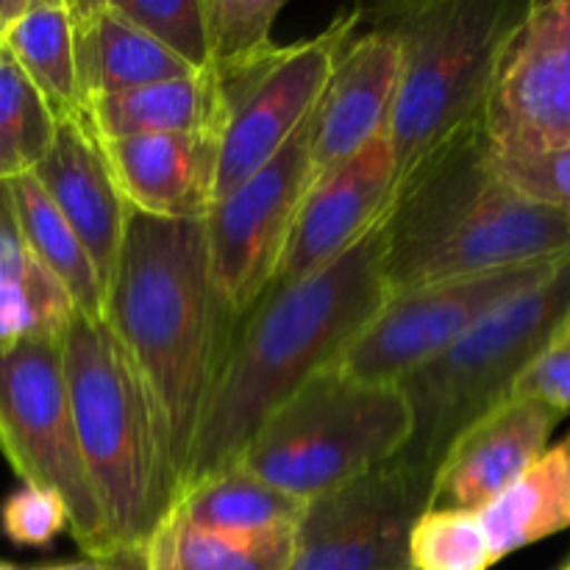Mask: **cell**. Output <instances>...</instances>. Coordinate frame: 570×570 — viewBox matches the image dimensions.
<instances>
[{
    "mask_svg": "<svg viewBox=\"0 0 570 570\" xmlns=\"http://www.w3.org/2000/svg\"><path fill=\"white\" fill-rule=\"evenodd\" d=\"M87 120L98 139L145 134H212L220 139L226 111L215 72L204 70L89 100Z\"/></svg>",
    "mask_w": 570,
    "mask_h": 570,
    "instance_id": "20",
    "label": "cell"
},
{
    "mask_svg": "<svg viewBox=\"0 0 570 570\" xmlns=\"http://www.w3.org/2000/svg\"><path fill=\"white\" fill-rule=\"evenodd\" d=\"M28 6H31V0H0V48L9 39V33L14 31L17 22L22 20Z\"/></svg>",
    "mask_w": 570,
    "mask_h": 570,
    "instance_id": "35",
    "label": "cell"
},
{
    "mask_svg": "<svg viewBox=\"0 0 570 570\" xmlns=\"http://www.w3.org/2000/svg\"><path fill=\"white\" fill-rule=\"evenodd\" d=\"M390 293L570 256V217L518 193L493 167L482 120L429 150L382 220Z\"/></svg>",
    "mask_w": 570,
    "mask_h": 570,
    "instance_id": "3",
    "label": "cell"
},
{
    "mask_svg": "<svg viewBox=\"0 0 570 570\" xmlns=\"http://www.w3.org/2000/svg\"><path fill=\"white\" fill-rule=\"evenodd\" d=\"M570 312V259L523 293L495 306L451 348L401 379L410 440L401 460L438 471L443 456L479 417L510 401L521 373L549 348Z\"/></svg>",
    "mask_w": 570,
    "mask_h": 570,
    "instance_id": "6",
    "label": "cell"
},
{
    "mask_svg": "<svg viewBox=\"0 0 570 570\" xmlns=\"http://www.w3.org/2000/svg\"><path fill=\"white\" fill-rule=\"evenodd\" d=\"M111 3L189 70H209L204 0H111Z\"/></svg>",
    "mask_w": 570,
    "mask_h": 570,
    "instance_id": "30",
    "label": "cell"
},
{
    "mask_svg": "<svg viewBox=\"0 0 570 570\" xmlns=\"http://www.w3.org/2000/svg\"><path fill=\"white\" fill-rule=\"evenodd\" d=\"M354 26L356 14L340 17L317 37L276 45L262 59L232 70H212L226 111L212 204L248 181L301 131L326 89L340 45L354 33Z\"/></svg>",
    "mask_w": 570,
    "mask_h": 570,
    "instance_id": "9",
    "label": "cell"
},
{
    "mask_svg": "<svg viewBox=\"0 0 570 570\" xmlns=\"http://www.w3.org/2000/svg\"><path fill=\"white\" fill-rule=\"evenodd\" d=\"M70 6L76 26L78 81L87 106L95 98L145 83L193 76L184 61L122 17L111 0H76Z\"/></svg>",
    "mask_w": 570,
    "mask_h": 570,
    "instance_id": "19",
    "label": "cell"
},
{
    "mask_svg": "<svg viewBox=\"0 0 570 570\" xmlns=\"http://www.w3.org/2000/svg\"><path fill=\"white\" fill-rule=\"evenodd\" d=\"M104 321L159 410L181 495L200 421L243 321L215 282L204 220L128 209Z\"/></svg>",
    "mask_w": 570,
    "mask_h": 570,
    "instance_id": "1",
    "label": "cell"
},
{
    "mask_svg": "<svg viewBox=\"0 0 570 570\" xmlns=\"http://www.w3.org/2000/svg\"><path fill=\"white\" fill-rule=\"evenodd\" d=\"M70 293L31 254L0 181V348L26 340H61L72 315Z\"/></svg>",
    "mask_w": 570,
    "mask_h": 570,
    "instance_id": "21",
    "label": "cell"
},
{
    "mask_svg": "<svg viewBox=\"0 0 570 570\" xmlns=\"http://www.w3.org/2000/svg\"><path fill=\"white\" fill-rule=\"evenodd\" d=\"M557 337H560V340H570V312H568L566 323H562V328H560V334H557Z\"/></svg>",
    "mask_w": 570,
    "mask_h": 570,
    "instance_id": "36",
    "label": "cell"
},
{
    "mask_svg": "<svg viewBox=\"0 0 570 570\" xmlns=\"http://www.w3.org/2000/svg\"><path fill=\"white\" fill-rule=\"evenodd\" d=\"M562 417L529 399H510L479 417L440 462L429 510L479 512L493 504L549 451Z\"/></svg>",
    "mask_w": 570,
    "mask_h": 570,
    "instance_id": "16",
    "label": "cell"
},
{
    "mask_svg": "<svg viewBox=\"0 0 570 570\" xmlns=\"http://www.w3.org/2000/svg\"><path fill=\"white\" fill-rule=\"evenodd\" d=\"M61 365L78 449L111 549L145 546L178 501L159 410L104 317L72 315L61 337Z\"/></svg>",
    "mask_w": 570,
    "mask_h": 570,
    "instance_id": "4",
    "label": "cell"
},
{
    "mask_svg": "<svg viewBox=\"0 0 570 570\" xmlns=\"http://www.w3.org/2000/svg\"><path fill=\"white\" fill-rule=\"evenodd\" d=\"M382 220L323 271L295 284L267 287L239 321L200 421L181 493L237 465L256 429L315 373L337 365L343 351L382 309L387 301Z\"/></svg>",
    "mask_w": 570,
    "mask_h": 570,
    "instance_id": "2",
    "label": "cell"
},
{
    "mask_svg": "<svg viewBox=\"0 0 570 570\" xmlns=\"http://www.w3.org/2000/svg\"><path fill=\"white\" fill-rule=\"evenodd\" d=\"M173 510L184 523L206 534L226 540H265L293 532L304 518L306 501L262 482L243 465H232L189 484Z\"/></svg>",
    "mask_w": 570,
    "mask_h": 570,
    "instance_id": "22",
    "label": "cell"
},
{
    "mask_svg": "<svg viewBox=\"0 0 570 570\" xmlns=\"http://www.w3.org/2000/svg\"><path fill=\"white\" fill-rule=\"evenodd\" d=\"M510 399H529L570 415V340L557 337L512 387Z\"/></svg>",
    "mask_w": 570,
    "mask_h": 570,
    "instance_id": "33",
    "label": "cell"
},
{
    "mask_svg": "<svg viewBox=\"0 0 570 570\" xmlns=\"http://www.w3.org/2000/svg\"><path fill=\"white\" fill-rule=\"evenodd\" d=\"M495 159L570 148V0L529 3L482 115Z\"/></svg>",
    "mask_w": 570,
    "mask_h": 570,
    "instance_id": "13",
    "label": "cell"
},
{
    "mask_svg": "<svg viewBox=\"0 0 570 570\" xmlns=\"http://www.w3.org/2000/svg\"><path fill=\"white\" fill-rule=\"evenodd\" d=\"M399 184L387 128L312 181L271 287L295 284L354 248L384 217Z\"/></svg>",
    "mask_w": 570,
    "mask_h": 570,
    "instance_id": "14",
    "label": "cell"
},
{
    "mask_svg": "<svg viewBox=\"0 0 570 570\" xmlns=\"http://www.w3.org/2000/svg\"><path fill=\"white\" fill-rule=\"evenodd\" d=\"M560 262L390 293L373 321L343 351L337 367L367 384H399L451 348L495 306L549 276Z\"/></svg>",
    "mask_w": 570,
    "mask_h": 570,
    "instance_id": "11",
    "label": "cell"
},
{
    "mask_svg": "<svg viewBox=\"0 0 570 570\" xmlns=\"http://www.w3.org/2000/svg\"><path fill=\"white\" fill-rule=\"evenodd\" d=\"M0 527L14 546L42 549L67 529V510L48 490L22 484L0 507Z\"/></svg>",
    "mask_w": 570,
    "mask_h": 570,
    "instance_id": "31",
    "label": "cell"
},
{
    "mask_svg": "<svg viewBox=\"0 0 570 570\" xmlns=\"http://www.w3.org/2000/svg\"><path fill=\"white\" fill-rule=\"evenodd\" d=\"M0 454L22 484L48 490L65 504L81 554L111 549L72 426L61 340L0 348Z\"/></svg>",
    "mask_w": 570,
    "mask_h": 570,
    "instance_id": "8",
    "label": "cell"
},
{
    "mask_svg": "<svg viewBox=\"0 0 570 570\" xmlns=\"http://www.w3.org/2000/svg\"><path fill=\"white\" fill-rule=\"evenodd\" d=\"M293 538L295 529L265 540H226L193 529L170 510L145 549L148 570H287Z\"/></svg>",
    "mask_w": 570,
    "mask_h": 570,
    "instance_id": "26",
    "label": "cell"
},
{
    "mask_svg": "<svg viewBox=\"0 0 570 570\" xmlns=\"http://www.w3.org/2000/svg\"><path fill=\"white\" fill-rule=\"evenodd\" d=\"M306 122L262 170L215 200L204 217L212 273L239 317L271 287L312 187Z\"/></svg>",
    "mask_w": 570,
    "mask_h": 570,
    "instance_id": "12",
    "label": "cell"
},
{
    "mask_svg": "<svg viewBox=\"0 0 570 570\" xmlns=\"http://www.w3.org/2000/svg\"><path fill=\"white\" fill-rule=\"evenodd\" d=\"M31 570H148V549L145 546H117L104 554H83L81 560Z\"/></svg>",
    "mask_w": 570,
    "mask_h": 570,
    "instance_id": "34",
    "label": "cell"
},
{
    "mask_svg": "<svg viewBox=\"0 0 570 570\" xmlns=\"http://www.w3.org/2000/svg\"><path fill=\"white\" fill-rule=\"evenodd\" d=\"M495 566L479 512L426 510L410 532V570H490Z\"/></svg>",
    "mask_w": 570,
    "mask_h": 570,
    "instance_id": "28",
    "label": "cell"
},
{
    "mask_svg": "<svg viewBox=\"0 0 570 570\" xmlns=\"http://www.w3.org/2000/svg\"><path fill=\"white\" fill-rule=\"evenodd\" d=\"M404 53L393 28L348 33L309 122L312 181L343 165L387 128L401 83Z\"/></svg>",
    "mask_w": 570,
    "mask_h": 570,
    "instance_id": "15",
    "label": "cell"
},
{
    "mask_svg": "<svg viewBox=\"0 0 570 570\" xmlns=\"http://www.w3.org/2000/svg\"><path fill=\"white\" fill-rule=\"evenodd\" d=\"M3 50L37 87L56 120H87L78 81L72 6L67 0H31Z\"/></svg>",
    "mask_w": 570,
    "mask_h": 570,
    "instance_id": "24",
    "label": "cell"
},
{
    "mask_svg": "<svg viewBox=\"0 0 570 570\" xmlns=\"http://www.w3.org/2000/svg\"><path fill=\"white\" fill-rule=\"evenodd\" d=\"M479 518L495 562L570 529V434L549 445L507 493L479 510Z\"/></svg>",
    "mask_w": 570,
    "mask_h": 570,
    "instance_id": "23",
    "label": "cell"
},
{
    "mask_svg": "<svg viewBox=\"0 0 570 570\" xmlns=\"http://www.w3.org/2000/svg\"><path fill=\"white\" fill-rule=\"evenodd\" d=\"M493 167L510 187L570 217V148L527 159H495Z\"/></svg>",
    "mask_w": 570,
    "mask_h": 570,
    "instance_id": "32",
    "label": "cell"
},
{
    "mask_svg": "<svg viewBox=\"0 0 570 570\" xmlns=\"http://www.w3.org/2000/svg\"><path fill=\"white\" fill-rule=\"evenodd\" d=\"M529 0H421L384 22L404 53L387 122L399 181L429 154L479 122L507 42Z\"/></svg>",
    "mask_w": 570,
    "mask_h": 570,
    "instance_id": "5",
    "label": "cell"
},
{
    "mask_svg": "<svg viewBox=\"0 0 570 570\" xmlns=\"http://www.w3.org/2000/svg\"><path fill=\"white\" fill-rule=\"evenodd\" d=\"M59 120L17 61L0 48V181L31 176L48 156Z\"/></svg>",
    "mask_w": 570,
    "mask_h": 570,
    "instance_id": "27",
    "label": "cell"
},
{
    "mask_svg": "<svg viewBox=\"0 0 570 570\" xmlns=\"http://www.w3.org/2000/svg\"><path fill=\"white\" fill-rule=\"evenodd\" d=\"M6 187H9L11 206H14L17 223L31 254L59 278L81 315L104 317L106 289L95 273L92 259L70 223L39 187L37 178L20 176L14 181H6Z\"/></svg>",
    "mask_w": 570,
    "mask_h": 570,
    "instance_id": "25",
    "label": "cell"
},
{
    "mask_svg": "<svg viewBox=\"0 0 570 570\" xmlns=\"http://www.w3.org/2000/svg\"><path fill=\"white\" fill-rule=\"evenodd\" d=\"M284 0H204L209 70H232L271 53L273 22Z\"/></svg>",
    "mask_w": 570,
    "mask_h": 570,
    "instance_id": "29",
    "label": "cell"
},
{
    "mask_svg": "<svg viewBox=\"0 0 570 570\" xmlns=\"http://www.w3.org/2000/svg\"><path fill=\"white\" fill-rule=\"evenodd\" d=\"M31 176L70 223L92 259L100 284L109 289L126 237L128 206L111 178L89 120L59 122L48 156Z\"/></svg>",
    "mask_w": 570,
    "mask_h": 570,
    "instance_id": "17",
    "label": "cell"
},
{
    "mask_svg": "<svg viewBox=\"0 0 570 570\" xmlns=\"http://www.w3.org/2000/svg\"><path fill=\"white\" fill-rule=\"evenodd\" d=\"M557 570H570V557H568V560H566V562H562V566H560V568H557Z\"/></svg>",
    "mask_w": 570,
    "mask_h": 570,
    "instance_id": "37",
    "label": "cell"
},
{
    "mask_svg": "<svg viewBox=\"0 0 570 570\" xmlns=\"http://www.w3.org/2000/svg\"><path fill=\"white\" fill-rule=\"evenodd\" d=\"M434 473L395 454L306 501L287 570H410V532L432 504Z\"/></svg>",
    "mask_w": 570,
    "mask_h": 570,
    "instance_id": "10",
    "label": "cell"
},
{
    "mask_svg": "<svg viewBox=\"0 0 570 570\" xmlns=\"http://www.w3.org/2000/svg\"><path fill=\"white\" fill-rule=\"evenodd\" d=\"M128 209L165 220H204L212 206L217 142L212 134L98 139Z\"/></svg>",
    "mask_w": 570,
    "mask_h": 570,
    "instance_id": "18",
    "label": "cell"
},
{
    "mask_svg": "<svg viewBox=\"0 0 570 570\" xmlns=\"http://www.w3.org/2000/svg\"><path fill=\"white\" fill-rule=\"evenodd\" d=\"M410 429V406L395 384L360 382L332 365L256 429L237 465L312 501L393 460Z\"/></svg>",
    "mask_w": 570,
    "mask_h": 570,
    "instance_id": "7",
    "label": "cell"
},
{
    "mask_svg": "<svg viewBox=\"0 0 570 570\" xmlns=\"http://www.w3.org/2000/svg\"><path fill=\"white\" fill-rule=\"evenodd\" d=\"M0 570H17V568H11V566H6V562H0Z\"/></svg>",
    "mask_w": 570,
    "mask_h": 570,
    "instance_id": "38",
    "label": "cell"
}]
</instances>
